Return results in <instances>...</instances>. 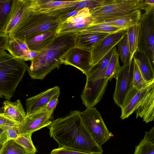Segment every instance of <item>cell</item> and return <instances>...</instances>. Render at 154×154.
Segmentation results:
<instances>
[{
    "instance_id": "6da1fadb",
    "label": "cell",
    "mask_w": 154,
    "mask_h": 154,
    "mask_svg": "<svg viewBox=\"0 0 154 154\" xmlns=\"http://www.w3.org/2000/svg\"><path fill=\"white\" fill-rule=\"evenodd\" d=\"M80 112L72 111L52 121L49 127L50 136L60 147L90 153H103L102 146L96 143L84 125Z\"/></svg>"
},
{
    "instance_id": "7a4b0ae2",
    "label": "cell",
    "mask_w": 154,
    "mask_h": 154,
    "mask_svg": "<svg viewBox=\"0 0 154 154\" xmlns=\"http://www.w3.org/2000/svg\"><path fill=\"white\" fill-rule=\"evenodd\" d=\"M75 46L73 34L57 36L47 47L39 51L27 70L32 79L42 80L61 64V58Z\"/></svg>"
},
{
    "instance_id": "3957f363",
    "label": "cell",
    "mask_w": 154,
    "mask_h": 154,
    "mask_svg": "<svg viewBox=\"0 0 154 154\" xmlns=\"http://www.w3.org/2000/svg\"><path fill=\"white\" fill-rule=\"evenodd\" d=\"M29 1L25 0L23 12L17 25L8 35L9 38L25 42L38 34L56 29L61 24L58 17L35 10Z\"/></svg>"
},
{
    "instance_id": "277c9868",
    "label": "cell",
    "mask_w": 154,
    "mask_h": 154,
    "mask_svg": "<svg viewBox=\"0 0 154 154\" xmlns=\"http://www.w3.org/2000/svg\"><path fill=\"white\" fill-rule=\"evenodd\" d=\"M115 46L99 63L92 66L85 75L86 84L81 96L87 107H93L101 100L109 81L106 77V69L115 50Z\"/></svg>"
},
{
    "instance_id": "5b68a950",
    "label": "cell",
    "mask_w": 154,
    "mask_h": 154,
    "mask_svg": "<svg viewBox=\"0 0 154 154\" xmlns=\"http://www.w3.org/2000/svg\"><path fill=\"white\" fill-rule=\"evenodd\" d=\"M29 66L4 51L0 54V97L10 100Z\"/></svg>"
},
{
    "instance_id": "8992f818",
    "label": "cell",
    "mask_w": 154,
    "mask_h": 154,
    "mask_svg": "<svg viewBox=\"0 0 154 154\" xmlns=\"http://www.w3.org/2000/svg\"><path fill=\"white\" fill-rule=\"evenodd\" d=\"M142 1L113 0L110 4L95 8L90 11L92 22L89 25L111 22L137 10L141 11Z\"/></svg>"
},
{
    "instance_id": "52a82bcc",
    "label": "cell",
    "mask_w": 154,
    "mask_h": 154,
    "mask_svg": "<svg viewBox=\"0 0 154 154\" xmlns=\"http://www.w3.org/2000/svg\"><path fill=\"white\" fill-rule=\"evenodd\" d=\"M80 116L85 127L100 146H102L113 136L95 107H87L85 110L80 112Z\"/></svg>"
},
{
    "instance_id": "ba28073f",
    "label": "cell",
    "mask_w": 154,
    "mask_h": 154,
    "mask_svg": "<svg viewBox=\"0 0 154 154\" xmlns=\"http://www.w3.org/2000/svg\"><path fill=\"white\" fill-rule=\"evenodd\" d=\"M138 48L144 52L154 67V11L141 14Z\"/></svg>"
},
{
    "instance_id": "9c48e42d",
    "label": "cell",
    "mask_w": 154,
    "mask_h": 154,
    "mask_svg": "<svg viewBox=\"0 0 154 154\" xmlns=\"http://www.w3.org/2000/svg\"><path fill=\"white\" fill-rule=\"evenodd\" d=\"M133 60L131 62L128 60L121 67L116 75V83L113 99L115 103L121 108L127 94L133 86Z\"/></svg>"
},
{
    "instance_id": "30bf717a",
    "label": "cell",
    "mask_w": 154,
    "mask_h": 154,
    "mask_svg": "<svg viewBox=\"0 0 154 154\" xmlns=\"http://www.w3.org/2000/svg\"><path fill=\"white\" fill-rule=\"evenodd\" d=\"M61 64L73 66L85 75L92 66L91 51L74 46L61 57Z\"/></svg>"
},
{
    "instance_id": "8fae6325",
    "label": "cell",
    "mask_w": 154,
    "mask_h": 154,
    "mask_svg": "<svg viewBox=\"0 0 154 154\" xmlns=\"http://www.w3.org/2000/svg\"><path fill=\"white\" fill-rule=\"evenodd\" d=\"M127 28L109 34L91 51V65L99 63L122 40L126 34Z\"/></svg>"
},
{
    "instance_id": "7c38bea8",
    "label": "cell",
    "mask_w": 154,
    "mask_h": 154,
    "mask_svg": "<svg viewBox=\"0 0 154 154\" xmlns=\"http://www.w3.org/2000/svg\"><path fill=\"white\" fill-rule=\"evenodd\" d=\"M52 116L46 109L26 116L23 122L17 126L18 134H32L42 128L50 125L52 122L51 120Z\"/></svg>"
},
{
    "instance_id": "4fadbf2b",
    "label": "cell",
    "mask_w": 154,
    "mask_h": 154,
    "mask_svg": "<svg viewBox=\"0 0 154 154\" xmlns=\"http://www.w3.org/2000/svg\"><path fill=\"white\" fill-rule=\"evenodd\" d=\"M60 91V88L55 86L26 100V116L39 112L46 108L52 97Z\"/></svg>"
},
{
    "instance_id": "5bb4252c",
    "label": "cell",
    "mask_w": 154,
    "mask_h": 154,
    "mask_svg": "<svg viewBox=\"0 0 154 154\" xmlns=\"http://www.w3.org/2000/svg\"><path fill=\"white\" fill-rule=\"evenodd\" d=\"M154 86V83L146 89L140 91L133 86L127 94L121 109L120 118L122 120L128 118L134 111L139 103Z\"/></svg>"
},
{
    "instance_id": "9a60e30c",
    "label": "cell",
    "mask_w": 154,
    "mask_h": 154,
    "mask_svg": "<svg viewBox=\"0 0 154 154\" xmlns=\"http://www.w3.org/2000/svg\"><path fill=\"white\" fill-rule=\"evenodd\" d=\"M134 112L136 119L138 117L142 118L146 123L154 120V86L139 103Z\"/></svg>"
},
{
    "instance_id": "2e32d148",
    "label": "cell",
    "mask_w": 154,
    "mask_h": 154,
    "mask_svg": "<svg viewBox=\"0 0 154 154\" xmlns=\"http://www.w3.org/2000/svg\"><path fill=\"white\" fill-rule=\"evenodd\" d=\"M109 34L80 31L74 33L75 46L91 51L92 48Z\"/></svg>"
},
{
    "instance_id": "e0dca14e",
    "label": "cell",
    "mask_w": 154,
    "mask_h": 154,
    "mask_svg": "<svg viewBox=\"0 0 154 154\" xmlns=\"http://www.w3.org/2000/svg\"><path fill=\"white\" fill-rule=\"evenodd\" d=\"M3 114L18 125L23 123L26 116L22 104L19 100L11 102L6 100L3 102Z\"/></svg>"
},
{
    "instance_id": "ac0fdd59",
    "label": "cell",
    "mask_w": 154,
    "mask_h": 154,
    "mask_svg": "<svg viewBox=\"0 0 154 154\" xmlns=\"http://www.w3.org/2000/svg\"><path fill=\"white\" fill-rule=\"evenodd\" d=\"M57 29L38 34L25 42L30 50L39 51L48 46L56 38Z\"/></svg>"
},
{
    "instance_id": "d6986e66",
    "label": "cell",
    "mask_w": 154,
    "mask_h": 154,
    "mask_svg": "<svg viewBox=\"0 0 154 154\" xmlns=\"http://www.w3.org/2000/svg\"><path fill=\"white\" fill-rule=\"evenodd\" d=\"M133 58L146 81L151 83L154 82V67L146 54L137 48Z\"/></svg>"
},
{
    "instance_id": "ffe728a7",
    "label": "cell",
    "mask_w": 154,
    "mask_h": 154,
    "mask_svg": "<svg viewBox=\"0 0 154 154\" xmlns=\"http://www.w3.org/2000/svg\"><path fill=\"white\" fill-rule=\"evenodd\" d=\"M25 6V0H13L5 34L8 35L14 29L21 17Z\"/></svg>"
},
{
    "instance_id": "44dd1931",
    "label": "cell",
    "mask_w": 154,
    "mask_h": 154,
    "mask_svg": "<svg viewBox=\"0 0 154 154\" xmlns=\"http://www.w3.org/2000/svg\"><path fill=\"white\" fill-rule=\"evenodd\" d=\"M92 22L91 17L76 22L62 23L56 29V36L67 34H73L79 32L90 25Z\"/></svg>"
},
{
    "instance_id": "7402d4cb",
    "label": "cell",
    "mask_w": 154,
    "mask_h": 154,
    "mask_svg": "<svg viewBox=\"0 0 154 154\" xmlns=\"http://www.w3.org/2000/svg\"><path fill=\"white\" fill-rule=\"evenodd\" d=\"M6 50L14 57L24 61L30 51L25 42L14 38H9Z\"/></svg>"
},
{
    "instance_id": "603a6c76",
    "label": "cell",
    "mask_w": 154,
    "mask_h": 154,
    "mask_svg": "<svg viewBox=\"0 0 154 154\" xmlns=\"http://www.w3.org/2000/svg\"><path fill=\"white\" fill-rule=\"evenodd\" d=\"M141 14V11L137 10L115 20L105 23L122 29L127 28L138 23Z\"/></svg>"
},
{
    "instance_id": "cb8c5ba5",
    "label": "cell",
    "mask_w": 154,
    "mask_h": 154,
    "mask_svg": "<svg viewBox=\"0 0 154 154\" xmlns=\"http://www.w3.org/2000/svg\"><path fill=\"white\" fill-rule=\"evenodd\" d=\"M133 154H154V126L145 131L144 137L136 147Z\"/></svg>"
},
{
    "instance_id": "d4e9b609",
    "label": "cell",
    "mask_w": 154,
    "mask_h": 154,
    "mask_svg": "<svg viewBox=\"0 0 154 154\" xmlns=\"http://www.w3.org/2000/svg\"><path fill=\"white\" fill-rule=\"evenodd\" d=\"M140 32L139 22L127 28L126 34L130 51L129 60L131 62L134 54L138 48Z\"/></svg>"
},
{
    "instance_id": "484cf974",
    "label": "cell",
    "mask_w": 154,
    "mask_h": 154,
    "mask_svg": "<svg viewBox=\"0 0 154 154\" xmlns=\"http://www.w3.org/2000/svg\"><path fill=\"white\" fill-rule=\"evenodd\" d=\"M13 0H0V33H4L9 19Z\"/></svg>"
},
{
    "instance_id": "4316f807",
    "label": "cell",
    "mask_w": 154,
    "mask_h": 154,
    "mask_svg": "<svg viewBox=\"0 0 154 154\" xmlns=\"http://www.w3.org/2000/svg\"><path fill=\"white\" fill-rule=\"evenodd\" d=\"M134 70L133 85L140 91L144 90L154 82H149L145 79L142 75L137 64L133 58Z\"/></svg>"
},
{
    "instance_id": "83f0119b",
    "label": "cell",
    "mask_w": 154,
    "mask_h": 154,
    "mask_svg": "<svg viewBox=\"0 0 154 154\" xmlns=\"http://www.w3.org/2000/svg\"><path fill=\"white\" fill-rule=\"evenodd\" d=\"M0 154H28L21 145L14 139L10 140L2 146Z\"/></svg>"
},
{
    "instance_id": "f1b7e54d",
    "label": "cell",
    "mask_w": 154,
    "mask_h": 154,
    "mask_svg": "<svg viewBox=\"0 0 154 154\" xmlns=\"http://www.w3.org/2000/svg\"><path fill=\"white\" fill-rule=\"evenodd\" d=\"M119 57V54L116 49L110 59L106 71V77L109 80L116 76L120 68Z\"/></svg>"
},
{
    "instance_id": "f546056e",
    "label": "cell",
    "mask_w": 154,
    "mask_h": 154,
    "mask_svg": "<svg viewBox=\"0 0 154 154\" xmlns=\"http://www.w3.org/2000/svg\"><path fill=\"white\" fill-rule=\"evenodd\" d=\"M122 29L110 26L106 23H103L89 25L79 32H97L111 34Z\"/></svg>"
},
{
    "instance_id": "4dcf8cb0",
    "label": "cell",
    "mask_w": 154,
    "mask_h": 154,
    "mask_svg": "<svg viewBox=\"0 0 154 154\" xmlns=\"http://www.w3.org/2000/svg\"><path fill=\"white\" fill-rule=\"evenodd\" d=\"M32 133L19 135L15 139L16 141L24 149L28 154H35L37 149L31 139Z\"/></svg>"
},
{
    "instance_id": "1f68e13d",
    "label": "cell",
    "mask_w": 154,
    "mask_h": 154,
    "mask_svg": "<svg viewBox=\"0 0 154 154\" xmlns=\"http://www.w3.org/2000/svg\"><path fill=\"white\" fill-rule=\"evenodd\" d=\"M118 53L120 57L123 65L125 64L129 60L130 51L127 35L117 44Z\"/></svg>"
},
{
    "instance_id": "d6a6232c",
    "label": "cell",
    "mask_w": 154,
    "mask_h": 154,
    "mask_svg": "<svg viewBox=\"0 0 154 154\" xmlns=\"http://www.w3.org/2000/svg\"><path fill=\"white\" fill-rule=\"evenodd\" d=\"M17 126L9 127L5 129L0 135V143L2 145L10 140H15L19 134Z\"/></svg>"
},
{
    "instance_id": "836d02e7",
    "label": "cell",
    "mask_w": 154,
    "mask_h": 154,
    "mask_svg": "<svg viewBox=\"0 0 154 154\" xmlns=\"http://www.w3.org/2000/svg\"><path fill=\"white\" fill-rule=\"evenodd\" d=\"M90 15L89 9L85 8L79 11L77 14L68 18L63 23H71L77 22L90 17Z\"/></svg>"
},
{
    "instance_id": "e575fe53",
    "label": "cell",
    "mask_w": 154,
    "mask_h": 154,
    "mask_svg": "<svg viewBox=\"0 0 154 154\" xmlns=\"http://www.w3.org/2000/svg\"><path fill=\"white\" fill-rule=\"evenodd\" d=\"M51 154H103V153H90L80 151L72 149L59 147L53 149Z\"/></svg>"
},
{
    "instance_id": "d590c367",
    "label": "cell",
    "mask_w": 154,
    "mask_h": 154,
    "mask_svg": "<svg viewBox=\"0 0 154 154\" xmlns=\"http://www.w3.org/2000/svg\"><path fill=\"white\" fill-rule=\"evenodd\" d=\"M18 125L9 118L2 112H0V127L4 130L9 127L17 126Z\"/></svg>"
},
{
    "instance_id": "8d00e7d4",
    "label": "cell",
    "mask_w": 154,
    "mask_h": 154,
    "mask_svg": "<svg viewBox=\"0 0 154 154\" xmlns=\"http://www.w3.org/2000/svg\"><path fill=\"white\" fill-rule=\"evenodd\" d=\"M60 94V91L56 94L50 100L46 106V110L51 115L59 102L58 99Z\"/></svg>"
},
{
    "instance_id": "74e56055",
    "label": "cell",
    "mask_w": 154,
    "mask_h": 154,
    "mask_svg": "<svg viewBox=\"0 0 154 154\" xmlns=\"http://www.w3.org/2000/svg\"><path fill=\"white\" fill-rule=\"evenodd\" d=\"M145 10V13L148 14L154 11V0H142L141 10Z\"/></svg>"
},
{
    "instance_id": "f35d334b",
    "label": "cell",
    "mask_w": 154,
    "mask_h": 154,
    "mask_svg": "<svg viewBox=\"0 0 154 154\" xmlns=\"http://www.w3.org/2000/svg\"><path fill=\"white\" fill-rule=\"evenodd\" d=\"M9 39L8 35L0 33V54L6 50Z\"/></svg>"
},
{
    "instance_id": "ab89813d",
    "label": "cell",
    "mask_w": 154,
    "mask_h": 154,
    "mask_svg": "<svg viewBox=\"0 0 154 154\" xmlns=\"http://www.w3.org/2000/svg\"><path fill=\"white\" fill-rule=\"evenodd\" d=\"M39 51L31 50L28 54L25 57L24 61H30L31 62L34 59Z\"/></svg>"
},
{
    "instance_id": "60d3db41",
    "label": "cell",
    "mask_w": 154,
    "mask_h": 154,
    "mask_svg": "<svg viewBox=\"0 0 154 154\" xmlns=\"http://www.w3.org/2000/svg\"><path fill=\"white\" fill-rule=\"evenodd\" d=\"M5 131V130L1 127H0V135Z\"/></svg>"
},
{
    "instance_id": "b9f144b4",
    "label": "cell",
    "mask_w": 154,
    "mask_h": 154,
    "mask_svg": "<svg viewBox=\"0 0 154 154\" xmlns=\"http://www.w3.org/2000/svg\"><path fill=\"white\" fill-rule=\"evenodd\" d=\"M2 145L0 143V150L1 148Z\"/></svg>"
}]
</instances>
